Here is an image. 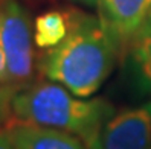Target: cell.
Instances as JSON below:
<instances>
[{
	"label": "cell",
	"mask_w": 151,
	"mask_h": 149,
	"mask_svg": "<svg viewBox=\"0 0 151 149\" xmlns=\"http://www.w3.org/2000/svg\"><path fill=\"white\" fill-rule=\"evenodd\" d=\"M114 111L107 99L79 98L54 81H34L14 98L12 122L64 131L87 146Z\"/></svg>",
	"instance_id": "7a4b0ae2"
},
{
	"label": "cell",
	"mask_w": 151,
	"mask_h": 149,
	"mask_svg": "<svg viewBox=\"0 0 151 149\" xmlns=\"http://www.w3.org/2000/svg\"><path fill=\"white\" fill-rule=\"evenodd\" d=\"M70 12V29L58 46L47 49L40 70L49 81L79 98H90L111 73L122 49L99 17Z\"/></svg>",
	"instance_id": "6da1fadb"
},
{
	"label": "cell",
	"mask_w": 151,
	"mask_h": 149,
	"mask_svg": "<svg viewBox=\"0 0 151 149\" xmlns=\"http://www.w3.org/2000/svg\"><path fill=\"white\" fill-rule=\"evenodd\" d=\"M0 44L8 81L17 91L34 82V31L28 11L19 0H0Z\"/></svg>",
	"instance_id": "3957f363"
},
{
	"label": "cell",
	"mask_w": 151,
	"mask_h": 149,
	"mask_svg": "<svg viewBox=\"0 0 151 149\" xmlns=\"http://www.w3.org/2000/svg\"><path fill=\"white\" fill-rule=\"evenodd\" d=\"M73 2L81 3L87 8H98V5H99V0H73Z\"/></svg>",
	"instance_id": "8fae6325"
},
{
	"label": "cell",
	"mask_w": 151,
	"mask_h": 149,
	"mask_svg": "<svg viewBox=\"0 0 151 149\" xmlns=\"http://www.w3.org/2000/svg\"><path fill=\"white\" fill-rule=\"evenodd\" d=\"M8 128L12 149H87L81 138L55 128L24 122H11Z\"/></svg>",
	"instance_id": "8992f818"
},
{
	"label": "cell",
	"mask_w": 151,
	"mask_h": 149,
	"mask_svg": "<svg viewBox=\"0 0 151 149\" xmlns=\"http://www.w3.org/2000/svg\"><path fill=\"white\" fill-rule=\"evenodd\" d=\"M70 29V12L47 11L35 19L34 43L40 49H52L66 38Z\"/></svg>",
	"instance_id": "ba28073f"
},
{
	"label": "cell",
	"mask_w": 151,
	"mask_h": 149,
	"mask_svg": "<svg viewBox=\"0 0 151 149\" xmlns=\"http://www.w3.org/2000/svg\"><path fill=\"white\" fill-rule=\"evenodd\" d=\"M125 66L139 94L151 96V15L124 49Z\"/></svg>",
	"instance_id": "52a82bcc"
},
{
	"label": "cell",
	"mask_w": 151,
	"mask_h": 149,
	"mask_svg": "<svg viewBox=\"0 0 151 149\" xmlns=\"http://www.w3.org/2000/svg\"><path fill=\"white\" fill-rule=\"evenodd\" d=\"M17 91L8 81V70H6V59L2 44H0V128L8 126L14 119L12 103Z\"/></svg>",
	"instance_id": "9c48e42d"
},
{
	"label": "cell",
	"mask_w": 151,
	"mask_h": 149,
	"mask_svg": "<svg viewBox=\"0 0 151 149\" xmlns=\"http://www.w3.org/2000/svg\"><path fill=\"white\" fill-rule=\"evenodd\" d=\"M0 149H12V140L11 133L8 126L0 128Z\"/></svg>",
	"instance_id": "30bf717a"
},
{
	"label": "cell",
	"mask_w": 151,
	"mask_h": 149,
	"mask_svg": "<svg viewBox=\"0 0 151 149\" xmlns=\"http://www.w3.org/2000/svg\"><path fill=\"white\" fill-rule=\"evenodd\" d=\"M98 14L124 53V49L151 15V0H99Z\"/></svg>",
	"instance_id": "5b68a950"
},
{
	"label": "cell",
	"mask_w": 151,
	"mask_h": 149,
	"mask_svg": "<svg viewBox=\"0 0 151 149\" xmlns=\"http://www.w3.org/2000/svg\"><path fill=\"white\" fill-rule=\"evenodd\" d=\"M87 149H151V101L114 111Z\"/></svg>",
	"instance_id": "277c9868"
}]
</instances>
